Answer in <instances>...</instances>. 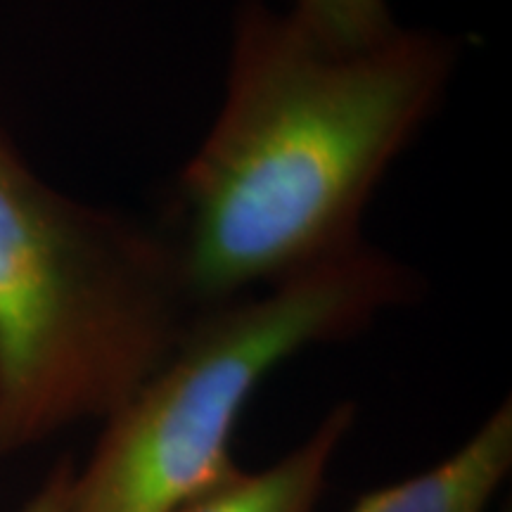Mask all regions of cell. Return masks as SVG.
Wrapping results in <instances>:
<instances>
[{
	"label": "cell",
	"mask_w": 512,
	"mask_h": 512,
	"mask_svg": "<svg viewBox=\"0 0 512 512\" xmlns=\"http://www.w3.org/2000/svg\"><path fill=\"white\" fill-rule=\"evenodd\" d=\"M456 38L399 27L339 53L290 12L240 0L226 93L178 174L171 235L197 311L363 245L377 185L446 98Z\"/></svg>",
	"instance_id": "obj_1"
},
{
	"label": "cell",
	"mask_w": 512,
	"mask_h": 512,
	"mask_svg": "<svg viewBox=\"0 0 512 512\" xmlns=\"http://www.w3.org/2000/svg\"><path fill=\"white\" fill-rule=\"evenodd\" d=\"M195 313L164 226L57 190L0 124V460L110 418Z\"/></svg>",
	"instance_id": "obj_2"
},
{
	"label": "cell",
	"mask_w": 512,
	"mask_h": 512,
	"mask_svg": "<svg viewBox=\"0 0 512 512\" xmlns=\"http://www.w3.org/2000/svg\"><path fill=\"white\" fill-rule=\"evenodd\" d=\"M418 292V273L366 240L256 297L197 311L171 356L102 420L64 512H176L207 494L240 470L230 439L273 370Z\"/></svg>",
	"instance_id": "obj_3"
},
{
	"label": "cell",
	"mask_w": 512,
	"mask_h": 512,
	"mask_svg": "<svg viewBox=\"0 0 512 512\" xmlns=\"http://www.w3.org/2000/svg\"><path fill=\"white\" fill-rule=\"evenodd\" d=\"M512 467V406L501 403L451 456L370 491L349 512H486Z\"/></svg>",
	"instance_id": "obj_4"
},
{
	"label": "cell",
	"mask_w": 512,
	"mask_h": 512,
	"mask_svg": "<svg viewBox=\"0 0 512 512\" xmlns=\"http://www.w3.org/2000/svg\"><path fill=\"white\" fill-rule=\"evenodd\" d=\"M354 420V403H337L278 463L259 472L238 470L176 512H316L332 460Z\"/></svg>",
	"instance_id": "obj_5"
},
{
	"label": "cell",
	"mask_w": 512,
	"mask_h": 512,
	"mask_svg": "<svg viewBox=\"0 0 512 512\" xmlns=\"http://www.w3.org/2000/svg\"><path fill=\"white\" fill-rule=\"evenodd\" d=\"M287 12L313 41L339 53L373 48L399 29L387 0H292Z\"/></svg>",
	"instance_id": "obj_6"
},
{
	"label": "cell",
	"mask_w": 512,
	"mask_h": 512,
	"mask_svg": "<svg viewBox=\"0 0 512 512\" xmlns=\"http://www.w3.org/2000/svg\"><path fill=\"white\" fill-rule=\"evenodd\" d=\"M72 477H74L72 460H62V463H57L19 512H64Z\"/></svg>",
	"instance_id": "obj_7"
}]
</instances>
